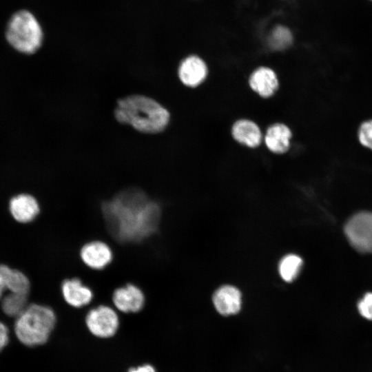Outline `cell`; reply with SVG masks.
<instances>
[{"instance_id":"9a60e30c","label":"cell","mask_w":372,"mask_h":372,"mask_svg":"<svg viewBox=\"0 0 372 372\" xmlns=\"http://www.w3.org/2000/svg\"><path fill=\"white\" fill-rule=\"evenodd\" d=\"M10 211L16 220L26 223L33 220L39 214L40 209L34 197L23 194L10 200Z\"/></svg>"},{"instance_id":"603a6c76","label":"cell","mask_w":372,"mask_h":372,"mask_svg":"<svg viewBox=\"0 0 372 372\" xmlns=\"http://www.w3.org/2000/svg\"><path fill=\"white\" fill-rule=\"evenodd\" d=\"M129 372H155V370L152 366L145 364L137 368L131 369Z\"/></svg>"},{"instance_id":"4fadbf2b","label":"cell","mask_w":372,"mask_h":372,"mask_svg":"<svg viewBox=\"0 0 372 372\" xmlns=\"http://www.w3.org/2000/svg\"><path fill=\"white\" fill-rule=\"evenodd\" d=\"M212 300L216 311L223 316L236 314L241 308V293L238 288L232 285L219 287L214 292Z\"/></svg>"},{"instance_id":"6da1fadb","label":"cell","mask_w":372,"mask_h":372,"mask_svg":"<svg viewBox=\"0 0 372 372\" xmlns=\"http://www.w3.org/2000/svg\"><path fill=\"white\" fill-rule=\"evenodd\" d=\"M102 211L110 232L122 242H140L151 236L161 216L159 205L136 189L125 190L103 202Z\"/></svg>"},{"instance_id":"7402d4cb","label":"cell","mask_w":372,"mask_h":372,"mask_svg":"<svg viewBox=\"0 0 372 372\" xmlns=\"http://www.w3.org/2000/svg\"><path fill=\"white\" fill-rule=\"evenodd\" d=\"M9 331L8 327L0 322V351L8 344Z\"/></svg>"},{"instance_id":"7c38bea8","label":"cell","mask_w":372,"mask_h":372,"mask_svg":"<svg viewBox=\"0 0 372 372\" xmlns=\"http://www.w3.org/2000/svg\"><path fill=\"white\" fill-rule=\"evenodd\" d=\"M292 132L290 127L283 123L271 124L263 134V141L269 151L276 154L288 152L291 146Z\"/></svg>"},{"instance_id":"ba28073f","label":"cell","mask_w":372,"mask_h":372,"mask_svg":"<svg viewBox=\"0 0 372 372\" xmlns=\"http://www.w3.org/2000/svg\"><path fill=\"white\" fill-rule=\"evenodd\" d=\"M80 258L87 267L101 270L112 262L113 253L107 243L93 240L83 245L80 249Z\"/></svg>"},{"instance_id":"277c9868","label":"cell","mask_w":372,"mask_h":372,"mask_svg":"<svg viewBox=\"0 0 372 372\" xmlns=\"http://www.w3.org/2000/svg\"><path fill=\"white\" fill-rule=\"evenodd\" d=\"M6 37L16 50L31 54L41 48L43 33L37 18L30 12L23 10L17 12L11 17Z\"/></svg>"},{"instance_id":"5bb4252c","label":"cell","mask_w":372,"mask_h":372,"mask_svg":"<svg viewBox=\"0 0 372 372\" xmlns=\"http://www.w3.org/2000/svg\"><path fill=\"white\" fill-rule=\"evenodd\" d=\"M61 290L64 300L69 305L76 308L88 304L93 298L91 289L78 278L64 280Z\"/></svg>"},{"instance_id":"5b68a950","label":"cell","mask_w":372,"mask_h":372,"mask_svg":"<svg viewBox=\"0 0 372 372\" xmlns=\"http://www.w3.org/2000/svg\"><path fill=\"white\" fill-rule=\"evenodd\" d=\"M344 233L351 246L361 253L372 252V212L361 211L351 217Z\"/></svg>"},{"instance_id":"8992f818","label":"cell","mask_w":372,"mask_h":372,"mask_svg":"<svg viewBox=\"0 0 372 372\" xmlns=\"http://www.w3.org/2000/svg\"><path fill=\"white\" fill-rule=\"evenodd\" d=\"M85 322L90 331L99 338L114 335L119 324L115 311L106 305H100L91 309L86 316Z\"/></svg>"},{"instance_id":"7a4b0ae2","label":"cell","mask_w":372,"mask_h":372,"mask_svg":"<svg viewBox=\"0 0 372 372\" xmlns=\"http://www.w3.org/2000/svg\"><path fill=\"white\" fill-rule=\"evenodd\" d=\"M115 119L136 131L156 134L163 132L170 122L168 110L154 99L134 94L119 99L114 110Z\"/></svg>"},{"instance_id":"2e32d148","label":"cell","mask_w":372,"mask_h":372,"mask_svg":"<svg viewBox=\"0 0 372 372\" xmlns=\"http://www.w3.org/2000/svg\"><path fill=\"white\" fill-rule=\"evenodd\" d=\"M294 35L292 30L283 24H276L268 32L267 43L268 48L276 52L284 51L292 45Z\"/></svg>"},{"instance_id":"52a82bcc","label":"cell","mask_w":372,"mask_h":372,"mask_svg":"<svg viewBox=\"0 0 372 372\" xmlns=\"http://www.w3.org/2000/svg\"><path fill=\"white\" fill-rule=\"evenodd\" d=\"M209 74L205 61L197 54H189L180 62L177 74L183 85L195 88L202 85Z\"/></svg>"},{"instance_id":"e0dca14e","label":"cell","mask_w":372,"mask_h":372,"mask_svg":"<svg viewBox=\"0 0 372 372\" xmlns=\"http://www.w3.org/2000/svg\"><path fill=\"white\" fill-rule=\"evenodd\" d=\"M28 294L10 292L3 298L1 307L10 317L17 318L28 307Z\"/></svg>"},{"instance_id":"ac0fdd59","label":"cell","mask_w":372,"mask_h":372,"mask_svg":"<svg viewBox=\"0 0 372 372\" xmlns=\"http://www.w3.org/2000/svg\"><path fill=\"white\" fill-rule=\"evenodd\" d=\"M302 262V258L298 255L291 254L284 256L278 266L282 279L287 282L294 280L300 271Z\"/></svg>"},{"instance_id":"9c48e42d","label":"cell","mask_w":372,"mask_h":372,"mask_svg":"<svg viewBox=\"0 0 372 372\" xmlns=\"http://www.w3.org/2000/svg\"><path fill=\"white\" fill-rule=\"evenodd\" d=\"M248 83L252 91L265 99L273 96L279 87L277 74L267 66H260L252 71Z\"/></svg>"},{"instance_id":"d6986e66","label":"cell","mask_w":372,"mask_h":372,"mask_svg":"<svg viewBox=\"0 0 372 372\" xmlns=\"http://www.w3.org/2000/svg\"><path fill=\"white\" fill-rule=\"evenodd\" d=\"M358 138L362 146L372 151V119L366 120L360 125Z\"/></svg>"},{"instance_id":"ffe728a7","label":"cell","mask_w":372,"mask_h":372,"mask_svg":"<svg viewBox=\"0 0 372 372\" xmlns=\"http://www.w3.org/2000/svg\"><path fill=\"white\" fill-rule=\"evenodd\" d=\"M360 314L368 320H372V293H366L358 303Z\"/></svg>"},{"instance_id":"cb8c5ba5","label":"cell","mask_w":372,"mask_h":372,"mask_svg":"<svg viewBox=\"0 0 372 372\" xmlns=\"http://www.w3.org/2000/svg\"><path fill=\"white\" fill-rule=\"evenodd\" d=\"M371 1H372V0H370Z\"/></svg>"},{"instance_id":"3957f363","label":"cell","mask_w":372,"mask_h":372,"mask_svg":"<svg viewBox=\"0 0 372 372\" xmlns=\"http://www.w3.org/2000/svg\"><path fill=\"white\" fill-rule=\"evenodd\" d=\"M55 323L56 316L51 308L32 304L16 318L14 331L22 344L36 347L46 342Z\"/></svg>"},{"instance_id":"8fae6325","label":"cell","mask_w":372,"mask_h":372,"mask_svg":"<svg viewBox=\"0 0 372 372\" xmlns=\"http://www.w3.org/2000/svg\"><path fill=\"white\" fill-rule=\"evenodd\" d=\"M234 140L240 145L256 148L263 141V134L258 125L249 118H240L236 121L231 128Z\"/></svg>"},{"instance_id":"30bf717a","label":"cell","mask_w":372,"mask_h":372,"mask_svg":"<svg viewBox=\"0 0 372 372\" xmlns=\"http://www.w3.org/2000/svg\"><path fill=\"white\" fill-rule=\"evenodd\" d=\"M112 301L119 311L124 313H136L143 307L145 296L138 287L132 283H127L114 290Z\"/></svg>"},{"instance_id":"44dd1931","label":"cell","mask_w":372,"mask_h":372,"mask_svg":"<svg viewBox=\"0 0 372 372\" xmlns=\"http://www.w3.org/2000/svg\"><path fill=\"white\" fill-rule=\"evenodd\" d=\"M12 271V269L9 267L0 265V298H2L3 293L8 289Z\"/></svg>"}]
</instances>
